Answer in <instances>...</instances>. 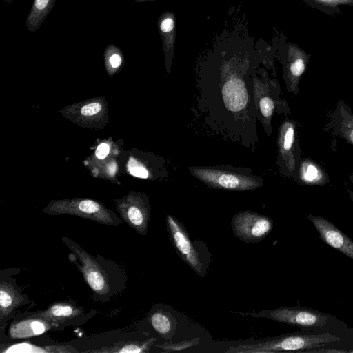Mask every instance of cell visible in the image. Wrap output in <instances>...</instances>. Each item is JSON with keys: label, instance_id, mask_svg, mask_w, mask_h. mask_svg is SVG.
I'll return each instance as SVG.
<instances>
[{"label": "cell", "instance_id": "cell-1", "mask_svg": "<svg viewBox=\"0 0 353 353\" xmlns=\"http://www.w3.org/2000/svg\"><path fill=\"white\" fill-rule=\"evenodd\" d=\"M341 340L330 333L306 334L288 333L272 336L251 344H241L225 350L226 353H275L280 352H307Z\"/></svg>", "mask_w": 353, "mask_h": 353}, {"label": "cell", "instance_id": "cell-2", "mask_svg": "<svg viewBox=\"0 0 353 353\" xmlns=\"http://www.w3.org/2000/svg\"><path fill=\"white\" fill-rule=\"evenodd\" d=\"M166 228L181 259L199 276L204 277L212 261L206 243L200 240L192 241L185 226L172 215L166 217Z\"/></svg>", "mask_w": 353, "mask_h": 353}, {"label": "cell", "instance_id": "cell-3", "mask_svg": "<svg viewBox=\"0 0 353 353\" xmlns=\"http://www.w3.org/2000/svg\"><path fill=\"white\" fill-rule=\"evenodd\" d=\"M43 211L50 215H74L107 225L118 226L122 223L121 219L112 211L88 199L52 201Z\"/></svg>", "mask_w": 353, "mask_h": 353}, {"label": "cell", "instance_id": "cell-4", "mask_svg": "<svg viewBox=\"0 0 353 353\" xmlns=\"http://www.w3.org/2000/svg\"><path fill=\"white\" fill-rule=\"evenodd\" d=\"M238 314L254 318H265L303 328L324 327L331 317L327 314L305 307H281L275 309H263L254 312H239Z\"/></svg>", "mask_w": 353, "mask_h": 353}, {"label": "cell", "instance_id": "cell-5", "mask_svg": "<svg viewBox=\"0 0 353 353\" xmlns=\"http://www.w3.org/2000/svg\"><path fill=\"white\" fill-rule=\"evenodd\" d=\"M62 241L78 259L77 267L94 294L99 298L106 297L110 292V282L99 261L69 238L63 236Z\"/></svg>", "mask_w": 353, "mask_h": 353}, {"label": "cell", "instance_id": "cell-6", "mask_svg": "<svg viewBox=\"0 0 353 353\" xmlns=\"http://www.w3.org/2000/svg\"><path fill=\"white\" fill-rule=\"evenodd\" d=\"M231 227L234 235L243 242L259 243L272 232L273 221L252 211H242L234 214Z\"/></svg>", "mask_w": 353, "mask_h": 353}, {"label": "cell", "instance_id": "cell-7", "mask_svg": "<svg viewBox=\"0 0 353 353\" xmlns=\"http://www.w3.org/2000/svg\"><path fill=\"white\" fill-rule=\"evenodd\" d=\"M279 56L287 88L290 92L296 94L299 92L300 79L308 66L311 54L298 44L283 39L279 48Z\"/></svg>", "mask_w": 353, "mask_h": 353}, {"label": "cell", "instance_id": "cell-8", "mask_svg": "<svg viewBox=\"0 0 353 353\" xmlns=\"http://www.w3.org/2000/svg\"><path fill=\"white\" fill-rule=\"evenodd\" d=\"M279 146L281 165L287 176L298 180V172L301 160L296 123L286 120L281 126Z\"/></svg>", "mask_w": 353, "mask_h": 353}, {"label": "cell", "instance_id": "cell-9", "mask_svg": "<svg viewBox=\"0 0 353 353\" xmlns=\"http://www.w3.org/2000/svg\"><path fill=\"white\" fill-rule=\"evenodd\" d=\"M327 121L322 127L332 137L344 139L353 146V112L342 99L326 113Z\"/></svg>", "mask_w": 353, "mask_h": 353}, {"label": "cell", "instance_id": "cell-10", "mask_svg": "<svg viewBox=\"0 0 353 353\" xmlns=\"http://www.w3.org/2000/svg\"><path fill=\"white\" fill-rule=\"evenodd\" d=\"M117 211L127 225L142 236H145L150 216L148 204L141 198L129 196L119 201Z\"/></svg>", "mask_w": 353, "mask_h": 353}, {"label": "cell", "instance_id": "cell-11", "mask_svg": "<svg viewBox=\"0 0 353 353\" xmlns=\"http://www.w3.org/2000/svg\"><path fill=\"white\" fill-rule=\"evenodd\" d=\"M306 216L323 242L353 260V241L347 235L323 216L311 214Z\"/></svg>", "mask_w": 353, "mask_h": 353}, {"label": "cell", "instance_id": "cell-12", "mask_svg": "<svg viewBox=\"0 0 353 353\" xmlns=\"http://www.w3.org/2000/svg\"><path fill=\"white\" fill-rule=\"evenodd\" d=\"M195 174L210 185L229 190H245L258 186L257 182L252 179L218 170H195Z\"/></svg>", "mask_w": 353, "mask_h": 353}, {"label": "cell", "instance_id": "cell-13", "mask_svg": "<svg viewBox=\"0 0 353 353\" xmlns=\"http://www.w3.org/2000/svg\"><path fill=\"white\" fill-rule=\"evenodd\" d=\"M57 325L41 317L28 315L27 319L14 321L8 332L12 339L28 338L40 335Z\"/></svg>", "mask_w": 353, "mask_h": 353}, {"label": "cell", "instance_id": "cell-14", "mask_svg": "<svg viewBox=\"0 0 353 353\" xmlns=\"http://www.w3.org/2000/svg\"><path fill=\"white\" fill-rule=\"evenodd\" d=\"M158 29L161 36L165 59L170 65L174 52L176 39V17L171 11L163 12L158 19Z\"/></svg>", "mask_w": 353, "mask_h": 353}, {"label": "cell", "instance_id": "cell-15", "mask_svg": "<svg viewBox=\"0 0 353 353\" xmlns=\"http://www.w3.org/2000/svg\"><path fill=\"white\" fill-rule=\"evenodd\" d=\"M297 181L301 185L324 186L330 183V177L320 164L306 157L301 160Z\"/></svg>", "mask_w": 353, "mask_h": 353}, {"label": "cell", "instance_id": "cell-16", "mask_svg": "<svg viewBox=\"0 0 353 353\" xmlns=\"http://www.w3.org/2000/svg\"><path fill=\"white\" fill-rule=\"evenodd\" d=\"M225 105L230 110L238 112L247 104L248 97L245 84L238 78H232L225 83L222 89Z\"/></svg>", "mask_w": 353, "mask_h": 353}, {"label": "cell", "instance_id": "cell-17", "mask_svg": "<svg viewBox=\"0 0 353 353\" xmlns=\"http://www.w3.org/2000/svg\"><path fill=\"white\" fill-rule=\"evenodd\" d=\"M83 312V310L73 303L57 302L50 305L47 309L32 313L29 315L39 316L55 323L74 319Z\"/></svg>", "mask_w": 353, "mask_h": 353}, {"label": "cell", "instance_id": "cell-18", "mask_svg": "<svg viewBox=\"0 0 353 353\" xmlns=\"http://www.w3.org/2000/svg\"><path fill=\"white\" fill-rule=\"evenodd\" d=\"M148 321L159 335L166 340H171L177 329V321L172 313L155 306L148 314Z\"/></svg>", "mask_w": 353, "mask_h": 353}, {"label": "cell", "instance_id": "cell-19", "mask_svg": "<svg viewBox=\"0 0 353 353\" xmlns=\"http://www.w3.org/2000/svg\"><path fill=\"white\" fill-rule=\"evenodd\" d=\"M24 301L23 296L11 284L1 281L0 283V319L10 315L21 306Z\"/></svg>", "mask_w": 353, "mask_h": 353}, {"label": "cell", "instance_id": "cell-20", "mask_svg": "<svg viewBox=\"0 0 353 353\" xmlns=\"http://www.w3.org/2000/svg\"><path fill=\"white\" fill-rule=\"evenodd\" d=\"M1 353L27 352V353H73L79 352L70 345H36L28 342H22L9 345L1 346Z\"/></svg>", "mask_w": 353, "mask_h": 353}, {"label": "cell", "instance_id": "cell-21", "mask_svg": "<svg viewBox=\"0 0 353 353\" xmlns=\"http://www.w3.org/2000/svg\"><path fill=\"white\" fill-rule=\"evenodd\" d=\"M157 338L152 337L143 341H127L115 343L113 345L98 350L85 351V352L101 353H145L148 352Z\"/></svg>", "mask_w": 353, "mask_h": 353}, {"label": "cell", "instance_id": "cell-22", "mask_svg": "<svg viewBox=\"0 0 353 353\" xmlns=\"http://www.w3.org/2000/svg\"><path fill=\"white\" fill-rule=\"evenodd\" d=\"M57 0H34L31 10L26 18L28 30L34 32L44 22Z\"/></svg>", "mask_w": 353, "mask_h": 353}, {"label": "cell", "instance_id": "cell-23", "mask_svg": "<svg viewBox=\"0 0 353 353\" xmlns=\"http://www.w3.org/2000/svg\"><path fill=\"white\" fill-rule=\"evenodd\" d=\"M309 6L328 16L336 17L342 12L341 6H353V0H303Z\"/></svg>", "mask_w": 353, "mask_h": 353}, {"label": "cell", "instance_id": "cell-24", "mask_svg": "<svg viewBox=\"0 0 353 353\" xmlns=\"http://www.w3.org/2000/svg\"><path fill=\"white\" fill-rule=\"evenodd\" d=\"M104 58L108 68L118 69L123 63V57L119 48L113 44L108 45L104 52Z\"/></svg>", "mask_w": 353, "mask_h": 353}, {"label": "cell", "instance_id": "cell-25", "mask_svg": "<svg viewBox=\"0 0 353 353\" xmlns=\"http://www.w3.org/2000/svg\"><path fill=\"white\" fill-rule=\"evenodd\" d=\"M200 343L199 338H193L190 340H183L180 342H166L157 345V347L165 353L179 352L197 345Z\"/></svg>", "mask_w": 353, "mask_h": 353}, {"label": "cell", "instance_id": "cell-26", "mask_svg": "<svg viewBox=\"0 0 353 353\" xmlns=\"http://www.w3.org/2000/svg\"><path fill=\"white\" fill-rule=\"evenodd\" d=\"M274 101L269 97H263L260 101V108L263 116L270 117L274 110Z\"/></svg>", "mask_w": 353, "mask_h": 353}, {"label": "cell", "instance_id": "cell-27", "mask_svg": "<svg viewBox=\"0 0 353 353\" xmlns=\"http://www.w3.org/2000/svg\"><path fill=\"white\" fill-rule=\"evenodd\" d=\"M101 109V105L99 103H92L82 107L81 113L84 116H92L97 114Z\"/></svg>", "mask_w": 353, "mask_h": 353}, {"label": "cell", "instance_id": "cell-28", "mask_svg": "<svg viewBox=\"0 0 353 353\" xmlns=\"http://www.w3.org/2000/svg\"><path fill=\"white\" fill-rule=\"evenodd\" d=\"M131 174L140 178H147L148 172L147 170L141 166H135L130 168Z\"/></svg>", "mask_w": 353, "mask_h": 353}, {"label": "cell", "instance_id": "cell-29", "mask_svg": "<svg viewBox=\"0 0 353 353\" xmlns=\"http://www.w3.org/2000/svg\"><path fill=\"white\" fill-rule=\"evenodd\" d=\"M109 145L106 143L100 144L97 148L95 154L99 159L105 158L109 152Z\"/></svg>", "mask_w": 353, "mask_h": 353}, {"label": "cell", "instance_id": "cell-30", "mask_svg": "<svg viewBox=\"0 0 353 353\" xmlns=\"http://www.w3.org/2000/svg\"><path fill=\"white\" fill-rule=\"evenodd\" d=\"M347 191L350 198L353 201V191L350 188H347Z\"/></svg>", "mask_w": 353, "mask_h": 353}, {"label": "cell", "instance_id": "cell-31", "mask_svg": "<svg viewBox=\"0 0 353 353\" xmlns=\"http://www.w3.org/2000/svg\"><path fill=\"white\" fill-rule=\"evenodd\" d=\"M348 178H349V181L351 182V183L353 185V173L350 174L348 176Z\"/></svg>", "mask_w": 353, "mask_h": 353}, {"label": "cell", "instance_id": "cell-32", "mask_svg": "<svg viewBox=\"0 0 353 353\" xmlns=\"http://www.w3.org/2000/svg\"><path fill=\"white\" fill-rule=\"evenodd\" d=\"M137 2H146V1H156V0H133Z\"/></svg>", "mask_w": 353, "mask_h": 353}, {"label": "cell", "instance_id": "cell-33", "mask_svg": "<svg viewBox=\"0 0 353 353\" xmlns=\"http://www.w3.org/2000/svg\"><path fill=\"white\" fill-rule=\"evenodd\" d=\"M346 353H353V349L346 350Z\"/></svg>", "mask_w": 353, "mask_h": 353}]
</instances>
